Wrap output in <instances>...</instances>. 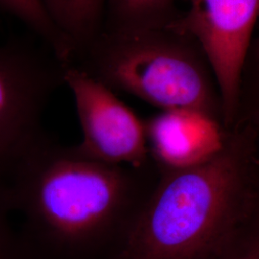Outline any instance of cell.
<instances>
[{
    "label": "cell",
    "mask_w": 259,
    "mask_h": 259,
    "mask_svg": "<svg viewBox=\"0 0 259 259\" xmlns=\"http://www.w3.org/2000/svg\"><path fill=\"white\" fill-rule=\"evenodd\" d=\"M147 166L111 165L41 140L6 182L29 258L116 259L157 183Z\"/></svg>",
    "instance_id": "6da1fadb"
},
{
    "label": "cell",
    "mask_w": 259,
    "mask_h": 259,
    "mask_svg": "<svg viewBox=\"0 0 259 259\" xmlns=\"http://www.w3.org/2000/svg\"><path fill=\"white\" fill-rule=\"evenodd\" d=\"M195 166L158 172L116 259H221L259 204L257 132L234 125Z\"/></svg>",
    "instance_id": "7a4b0ae2"
},
{
    "label": "cell",
    "mask_w": 259,
    "mask_h": 259,
    "mask_svg": "<svg viewBox=\"0 0 259 259\" xmlns=\"http://www.w3.org/2000/svg\"><path fill=\"white\" fill-rule=\"evenodd\" d=\"M71 65L112 92L161 111H202L222 123L220 95L203 50L170 28L101 32Z\"/></svg>",
    "instance_id": "3957f363"
},
{
    "label": "cell",
    "mask_w": 259,
    "mask_h": 259,
    "mask_svg": "<svg viewBox=\"0 0 259 259\" xmlns=\"http://www.w3.org/2000/svg\"><path fill=\"white\" fill-rule=\"evenodd\" d=\"M65 64L47 48L24 41L0 42V181L49 135L42 114L65 84Z\"/></svg>",
    "instance_id": "277c9868"
},
{
    "label": "cell",
    "mask_w": 259,
    "mask_h": 259,
    "mask_svg": "<svg viewBox=\"0 0 259 259\" xmlns=\"http://www.w3.org/2000/svg\"><path fill=\"white\" fill-rule=\"evenodd\" d=\"M188 8L169 26L193 38L210 65L221 100L222 124L232 128L242 100V81L259 18V0H185Z\"/></svg>",
    "instance_id": "5b68a950"
},
{
    "label": "cell",
    "mask_w": 259,
    "mask_h": 259,
    "mask_svg": "<svg viewBox=\"0 0 259 259\" xmlns=\"http://www.w3.org/2000/svg\"><path fill=\"white\" fill-rule=\"evenodd\" d=\"M65 84L74 96L84 157L111 165L141 168L150 162L144 122L114 92L74 65L65 67Z\"/></svg>",
    "instance_id": "8992f818"
},
{
    "label": "cell",
    "mask_w": 259,
    "mask_h": 259,
    "mask_svg": "<svg viewBox=\"0 0 259 259\" xmlns=\"http://www.w3.org/2000/svg\"><path fill=\"white\" fill-rule=\"evenodd\" d=\"M144 125L158 172L203 163L222 149L227 137L221 121L193 110L161 111Z\"/></svg>",
    "instance_id": "52a82bcc"
},
{
    "label": "cell",
    "mask_w": 259,
    "mask_h": 259,
    "mask_svg": "<svg viewBox=\"0 0 259 259\" xmlns=\"http://www.w3.org/2000/svg\"><path fill=\"white\" fill-rule=\"evenodd\" d=\"M40 2L56 27L73 47L75 59L102 31L108 0H40Z\"/></svg>",
    "instance_id": "ba28073f"
},
{
    "label": "cell",
    "mask_w": 259,
    "mask_h": 259,
    "mask_svg": "<svg viewBox=\"0 0 259 259\" xmlns=\"http://www.w3.org/2000/svg\"><path fill=\"white\" fill-rule=\"evenodd\" d=\"M179 0H108L101 32H129L169 26L180 16Z\"/></svg>",
    "instance_id": "9c48e42d"
},
{
    "label": "cell",
    "mask_w": 259,
    "mask_h": 259,
    "mask_svg": "<svg viewBox=\"0 0 259 259\" xmlns=\"http://www.w3.org/2000/svg\"><path fill=\"white\" fill-rule=\"evenodd\" d=\"M0 9L23 22L65 65L73 62V47L56 27L40 0H0Z\"/></svg>",
    "instance_id": "30bf717a"
},
{
    "label": "cell",
    "mask_w": 259,
    "mask_h": 259,
    "mask_svg": "<svg viewBox=\"0 0 259 259\" xmlns=\"http://www.w3.org/2000/svg\"><path fill=\"white\" fill-rule=\"evenodd\" d=\"M14 213L8 185L0 181V259H30L11 221Z\"/></svg>",
    "instance_id": "8fae6325"
},
{
    "label": "cell",
    "mask_w": 259,
    "mask_h": 259,
    "mask_svg": "<svg viewBox=\"0 0 259 259\" xmlns=\"http://www.w3.org/2000/svg\"><path fill=\"white\" fill-rule=\"evenodd\" d=\"M221 259H259V205Z\"/></svg>",
    "instance_id": "7c38bea8"
},
{
    "label": "cell",
    "mask_w": 259,
    "mask_h": 259,
    "mask_svg": "<svg viewBox=\"0 0 259 259\" xmlns=\"http://www.w3.org/2000/svg\"><path fill=\"white\" fill-rule=\"evenodd\" d=\"M248 62H251L252 66L254 68V73H255V77H256V84H257V91H258L259 94V37L255 40L254 45L250 47L246 64Z\"/></svg>",
    "instance_id": "4fadbf2b"
},
{
    "label": "cell",
    "mask_w": 259,
    "mask_h": 259,
    "mask_svg": "<svg viewBox=\"0 0 259 259\" xmlns=\"http://www.w3.org/2000/svg\"><path fill=\"white\" fill-rule=\"evenodd\" d=\"M253 126L255 127V130L257 132V143H258V154H259V109L255 112L254 114V118H253V122H252Z\"/></svg>",
    "instance_id": "5bb4252c"
}]
</instances>
